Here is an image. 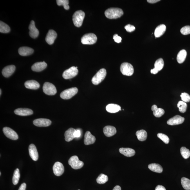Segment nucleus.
I'll use <instances>...</instances> for the list:
<instances>
[{
  "mask_svg": "<svg viewBox=\"0 0 190 190\" xmlns=\"http://www.w3.org/2000/svg\"><path fill=\"white\" fill-rule=\"evenodd\" d=\"M123 14L124 12L122 9L116 8H109L105 12L106 17L108 19H110L119 18Z\"/></svg>",
  "mask_w": 190,
  "mask_h": 190,
  "instance_id": "1",
  "label": "nucleus"
},
{
  "mask_svg": "<svg viewBox=\"0 0 190 190\" xmlns=\"http://www.w3.org/2000/svg\"><path fill=\"white\" fill-rule=\"evenodd\" d=\"M85 17V13L82 10L76 12L73 16V21L75 26L80 27L81 26Z\"/></svg>",
  "mask_w": 190,
  "mask_h": 190,
  "instance_id": "2",
  "label": "nucleus"
},
{
  "mask_svg": "<svg viewBox=\"0 0 190 190\" xmlns=\"http://www.w3.org/2000/svg\"><path fill=\"white\" fill-rule=\"evenodd\" d=\"M106 71L104 68H102L98 71L92 79L93 84L98 85L105 78L106 75Z\"/></svg>",
  "mask_w": 190,
  "mask_h": 190,
  "instance_id": "3",
  "label": "nucleus"
},
{
  "mask_svg": "<svg viewBox=\"0 0 190 190\" xmlns=\"http://www.w3.org/2000/svg\"><path fill=\"white\" fill-rule=\"evenodd\" d=\"M97 40L96 35L93 33L85 34L81 39V43L84 44L91 45L95 44Z\"/></svg>",
  "mask_w": 190,
  "mask_h": 190,
  "instance_id": "4",
  "label": "nucleus"
},
{
  "mask_svg": "<svg viewBox=\"0 0 190 190\" xmlns=\"http://www.w3.org/2000/svg\"><path fill=\"white\" fill-rule=\"evenodd\" d=\"M120 70L123 75L127 76L132 75L134 73L132 65L127 62H124L121 65Z\"/></svg>",
  "mask_w": 190,
  "mask_h": 190,
  "instance_id": "5",
  "label": "nucleus"
},
{
  "mask_svg": "<svg viewBox=\"0 0 190 190\" xmlns=\"http://www.w3.org/2000/svg\"><path fill=\"white\" fill-rule=\"evenodd\" d=\"M78 92V89L77 88H71L62 92L60 96L62 99H69L77 94Z\"/></svg>",
  "mask_w": 190,
  "mask_h": 190,
  "instance_id": "6",
  "label": "nucleus"
},
{
  "mask_svg": "<svg viewBox=\"0 0 190 190\" xmlns=\"http://www.w3.org/2000/svg\"><path fill=\"white\" fill-rule=\"evenodd\" d=\"M68 164L74 169L81 168L84 165V162L80 161L77 156H74L71 157L69 160Z\"/></svg>",
  "mask_w": 190,
  "mask_h": 190,
  "instance_id": "7",
  "label": "nucleus"
},
{
  "mask_svg": "<svg viewBox=\"0 0 190 190\" xmlns=\"http://www.w3.org/2000/svg\"><path fill=\"white\" fill-rule=\"evenodd\" d=\"M43 91L46 95H54L57 93V90L55 86L48 82H46L43 85Z\"/></svg>",
  "mask_w": 190,
  "mask_h": 190,
  "instance_id": "8",
  "label": "nucleus"
},
{
  "mask_svg": "<svg viewBox=\"0 0 190 190\" xmlns=\"http://www.w3.org/2000/svg\"><path fill=\"white\" fill-rule=\"evenodd\" d=\"M78 73V70L76 67L73 66L65 71L62 76L64 79H71L77 76Z\"/></svg>",
  "mask_w": 190,
  "mask_h": 190,
  "instance_id": "9",
  "label": "nucleus"
},
{
  "mask_svg": "<svg viewBox=\"0 0 190 190\" xmlns=\"http://www.w3.org/2000/svg\"><path fill=\"white\" fill-rule=\"evenodd\" d=\"M3 132L6 137L13 140H17L19 136L15 131L10 127H5L3 129Z\"/></svg>",
  "mask_w": 190,
  "mask_h": 190,
  "instance_id": "10",
  "label": "nucleus"
},
{
  "mask_svg": "<svg viewBox=\"0 0 190 190\" xmlns=\"http://www.w3.org/2000/svg\"><path fill=\"white\" fill-rule=\"evenodd\" d=\"M53 171L56 176H59L63 174L64 172V167L61 162H57L53 165Z\"/></svg>",
  "mask_w": 190,
  "mask_h": 190,
  "instance_id": "11",
  "label": "nucleus"
},
{
  "mask_svg": "<svg viewBox=\"0 0 190 190\" xmlns=\"http://www.w3.org/2000/svg\"><path fill=\"white\" fill-rule=\"evenodd\" d=\"M33 124L38 127H47L51 124L50 120L45 118H39L33 120Z\"/></svg>",
  "mask_w": 190,
  "mask_h": 190,
  "instance_id": "12",
  "label": "nucleus"
},
{
  "mask_svg": "<svg viewBox=\"0 0 190 190\" xmlns=\"http://www.w3.org/2000/svg\"><path fill=\"white\" fill-rule=\"evenodd\" d=\"M184 120V118L180 116L176 115L168 120L167 123L170 126H175L182 124Z\"/></svg>",
  "mask_w": 190,
  "mask_h": 190,
  "instance_id": "13",
  "label": "nucleus"
},
{
  "mask_svg": "<svg viewBox=\"0 0 190 190\" xmlns=\"http://www.w3.org/2000/svg\"><path fill=\"white\" fill-rule=\"evenodd\" d=\"M57 36L56 32L53 30H50L48 31L46 38V42L49 44L51 45L54 43L55 40Z\"/></svg>",
  "mask_w": 190,
  "mask_h": 190,
  "instance_id": "14",
  "label": "nucleus"
},
{
  "mask_svg": "<svg viewBox=\"0 0 190 190\" xmlns=\"http://www.w3.org/2000/svg\"><path fill=\"white\" fill-rule=\"evenodd\" d=\"M29 29L30 30L29 34L31 37L35 39L39 35V31L36 27L34 21H32L31 22Z\"/></svg>",
  "mask_w": 190,
  "mask_h": 190,
  "instance_id": "15",
  "label": "nucleus"
},
{
  "mask_svg": "<svg viewBox=\"0 0 190 190\" xmlns=\"http://www.w3.org/2000/svg\"><path fill=\"white\" fill-rule=\"evenodd\" d=\"M16 67L14 65H12L7 66L4 67L2 71V74L4 77L8 78L12 75L15 72Z\"/></svg>",
  "mask_w": 190,
  "mask_h": 190,
  "instance_id": "16",
  "label": "nucleus"
},
{
  "mask_svg": "<svg viewBox=\"0 0 190 190\" xmlns=\"http://www.w3.org/2000/svg\"><path fill=\"white\" fill-rule=\"evenodd\" d=\"M29 154L32 159L36 161L39 158V154L36 147L33 144H31L29 147Z\"/></svg>",
  "mask_w": 190,
  "mask_h": 190,
  "instance_id": "17",
  "label": "nucleus"
},
{
  "mask_svg": "<svg viewBox=\"0 0 190 190\" xmlns=\"http://www.w3.org/2000/svg\"><path fill=\"white\" fill-rule=\"evenodd\" d=\"M96 139L95 136L91 134L90 132L87 131L84 136V142L85 145L92 144L95 143Z\"/></svg>",
  "mask_w": 190,
  "mask_h": 190,
  "instance_id": "18",
  "label": "nucleus"
},
{
  "mask_svg": "<svg viewBox=\"0 0 190 190\" xmlns=\"http://www.w3.org/2000/svg\"><path fill=\"white\" fill-rule=\"evenodd\" d=\"M47 66V65L44 61L36 62L32 66V70L33 71L40 72L46 69Z\"/></svg>",
  "mask_w": 190,
  "mask_h": 190,
  "instance_id": "19",
  "label": "nucleus"
},
{
  "mask_svg": "<svg viewBox=\"0 0 190 190\" xmlns=\"http://www.w3.org/2000/svg\"><path fill=\"white\" fill-rule=\"evenodd\" d=\"M14 113L19 116H28L32 115L33 112L32 109L28 108H19L15 109Z\"/></svg>",
  "mask_w": 190,
  "mask_h": 190,
  "instance_id": "20",
  "label": "nucleus"
},
{
  "mask_svg": "<svg viewBox=\"0 0 190 190\" xmlns=\"http://www.w3.org/2000/svg\"><path fill=\"white\" fill-rule=\"evenodd\" d=\"M104 135L107 137H111L117 133V130L115 127L112 126H105L103 129Z\"/></svg>",
  "mask_w": 190,
  "mask_h": 190,
  "instance_id": "21",
  "label": "nucleus"
},
{
  "mask_svg": "<svg viewBox=\"0 0 190 190\" xmlns=\"http://www.w3.org/2000/svg\"><path fill=\"white\" fill-rule=\"evenodd\" d=\"M19 53L22 56H26L32 54L33 53V49L27 47H21L19 49Z\"/></svg>",
  "mask_w": 190,
  "mask_h": 190,
  "instance_id": "22",
  "label": "nucleus"
},
{
  "mask_svg": "<svg viewBox=\"0 0 190 190\" xmlns=\"http://www.w3.org/2000/svg\"><path fill=\"white\" fill-rule=\"evenodd\" d=\"M76 130L73 128L69 129L64 133L65 140L66 142H69L75 138L74 133Z\"/></svg>",
  "mask_w": 190,
  "mask_h": 190,
  "instance_id": "23",
  "label": "nucleus"
},
{
  "mask_svg": "<svg viewBox=\"0 0 190 190\" xmlns=\"http://www.w3.org/2000/svg\"><path fill=\"white\" fill-rule=\"evenodd\" d=\"M26 88L31 89H37L39 88L40 85L39 83L34 80H28L24 84Z\"/></svg>",
  "mask_w": 190,
  "mask_h": 190,
  "instance_id": "24",
  "label": "nucleus"
},
{
  "mask_svg": "<svg viewBox=\"0 0 190 190\" xmlns=\"http://www.w3.org/2000/svg\"><path fill=\"white\" fill-rule=\"evenodd\" d=\"M120 153L127 157H131L135 155V151L133 149L130 148H120Z\"/></svg>",
  "mask_w": 190,
  "mask_h": 190,
  "instance_id": "25",
  "label": "nucleus"
},
{
  "mask_svg": "<svg viewBox=\"0 0 190 190\" xmlns=\"http://www.w3.org/2000/svg\"><path fill=\"white\" fill-rule=\"evenodd\" d=\"M166 30V27L164 24H161L158 26L155 29V36L156 38H158L162 36L164 34Z\"/></svg>",
  "mask_w": 190,
  "mask_h": 190,
  "instance_id": "26",
  "label": "nucleus"
},
{
  "mask_svg": "<svg viewBox=\"0 0 190 190\" xmlns=\"http://www.w3.org/2000/svg\"><path fill=\"white\" fill-rule=\"evenodd\" d=\"M151 110L153 111V115L156 117L159 118L164 115L165 111L164 109L158 108L156 105H153L151 107Z\"/></svg>",
  "mask_w": 190,
  "mask_h": 190,
  "instance_id": "27",
  "label": "nucleus"
},
{
  "mask_svg": "<svg viewBox=\"0 0 190 190\" xmlns=\"http://www.w3.org/2000/svg\"><path fill=\"white\" fill-rule=\"evenodd\" d=\"M106 110L111 113H115L121 110V107L119 105L115 104H109L106 106Z\"/></svg>",
  "mask_w": 190,
  "mask_h": 190,
  "instance_id": "28",
  "label": "nucleus"
},
{
  "mask_svg": "<svg viewBox=\"0 0 190 190\" xmlns=\"http://www.w3.org/2000/svg\"><path fill=\"white\" fill-rule=\"evenodd\" d=\"M148 168L152 171L159 173H162L163 171L162 166L159 164L155 163L149 165Z\"/></svg>",
  "mask_w": 190,
  "mask_h": 190,
  "instance_id": "29",
  "label": "nucleus"
},
{
  "mask_svg": "<svg viewBox=\"0 0 190 190\" xmlns=\"http://www.w3.org/2000/svg\"><path fill=\"white\" fill-rule=\"evenodd\" d=\"M187 56V51L184 50H181L177 57V61L179 64H182L184 62Z\"/></svg>",
  "mask_w": 190,
  "mask_h": 190,
  "instance_id": "30",
  "label": "nucleus"
},
{
  "mask_svg": "<svg viewBox=\"0 0 190 190\" xmlns=\"http://www.w3.org/2000/svg\"><path fill=\"white\" fill-rule=\"evenodd\" d=\"M136 135L138 139L140 141H144L146 140L147 137V132L144 130L137 131L136 133Z\"/></svg>",
  "mask_w": 190,
  "mask_h": 190,
  "instance_id": "31",
  "label": "nucleus"
},
{
  "mask_svg": "<svg viewBox=\"0 0 190 190\" xmlns=\"http://www.w3.org/2000/svg\"><path fill=\"white\" fill-rule=\"evenodd\" d=\"M10 28L7 24L4 22H0V32L3 33H8L10 32Z\"/></svg>",
  "mask_w": 190,
  "mask_h": 190,
  "instance_id": "32",
  "label": "nucleus"
},
{
  "mask_svg": "<svg viewBox=\"0 0 190 190\" xmlns=\"http://www.w3.org/2000/svg\"><path fill=\"white\" fill-rule=\"evenodd\" d=\"M108 176L101 174L98 176L96 180L98 184H103L108 181Z\"/></svg>",
  "mask_w": 190,
  "mask_h": 190,
  "instance_id": "33",
  "label": "nucleus"
},
{
  "mask_svg": "<svg viewBox=\"0 0 190 190\" xmlns=\"http://www.w3.org/2000/svg\"><path fill=\"white\" fill-rule=\"evenodd\" d=\"M181 183L185 189L190 190V180L188 178H182L181 179Z\"/></svg>",
  "mask_w": 190,
  "mask_h": 190,
  "instance_id": "34",
  "label": "nucleus"
},
{
  "mask_svg": "<svg viewBox=\"0 0 190 190\" xmlns=\"http://www.w3.org/2000/svg\"><path fill=\"white\" fill-rule=\"evenodd\" d=\"M164 60L162 58H160L156 60L155 62L154 66L155 68L158 71L161 70L164 67Z\"/></svg>",
  "mask_w": 190,
  "mask_h": 190,
  "instance_id": "35",
  "label": "nucleus"
},
{
  "mask_svg": "<svg viewBox=\"0 0 190 190\" xmlns=\"http://www.w3.org/2000/svg\"><path fill=\"white\" fill-rule=\"evenodd\" d=\"M20 175L19 169L15 170L12 178V183L13 185H16L19 183Z\"/></svg>",
  "mask_w": 190,
  "mask_h": 190,
  "instance_id": "36",
  "label": "nucleus"
},
{
  "mask_svg": "<svg viewBox=\"0 0 190 190\" xmlns=\"http://www.w3.org/2000/svg\"><path fill=\"white\" fill-rule=\"evenodd\" d=\"M177 106L180 112L184 113L186 112L187 108V104L186 102L182 101H180L178 103Z\"/></svg>",
  "mask_w": 190,
  "mask_h": 190,
  "instance_id": "37",
  "label": "nucleus"
},
{
  "mask_svg": "<svg viewBox=\"0 0 190 190\" xmlns=\"http://www.w3.org/2000/svg\"><path fill=\"white\" fill-rule=\"evenodd\" d=\"M181 154L183 158H188L190 156V151L188 149L185 147H182L180 149Z\"/></svg>",
  "mask_w": 190,
  "mask_h": 190,
  "instance_id": "38",
  "label": "nucleus"
},
{
  "mask_svg": "<svg viewBox=\"0 0 190 190\" xmlns=\"http://www.w3.org/2000/svg\"><path fill=\"white\" fill-rule=\"evenodd\" d=\"M57 2L58 5L63 6L65 9L68 10L70 9L68 0H57Z\"/></svg>",
  "mask_w": 190,
  "mask_h": 190,
  "instance_id": "39",
  "label": "nucleus"
},
{
  "mask_svg": "<svg viewBox=\"0 0 190 190\" xmlns=\"http://www.w3.org/2000/svg\"><path fill=\"white\" fill-rule=\"evenodd\" d=\"M157 137L162 140L165 144H168L169 142V138L168 136L164 134L159 133L157 134Z\"/></svg>",
  "mask_w": 190,
  "mask_h": 190,
  "instance_id": "40",
  "label": "nucleus"
},
{
  "mask_svg": "<svg viewBox=\"0 0 190 190\" xmlns=\"http://www.w3.org/2000/svg\"><path fill=\"white\" fill-rule=\"evenodd\" d=\"M182 34L187 35L190 34V26H187L183 27L180 30Z\"/></svg>",
  "mask_w": 190,
  "mask_h": 190,
  "instance_id": "41",
  "label": "nucleus"
},
{
  "mask_svg": "<svg viewBox=\"0 0 190 190\" xmlns=\"http://www.w3.org/2000/svg\"><path fill=\"white\" fill-rule=\"evenodd\" d=\"M180 97L183 102H188L190 101V96L188 94L186 93H182L181 94Z\"/></svg>",
  "mask_w": 190,
  "mask_h": 190,
  "instance_id": "42",
  "label": "nucleus"
},
{
  "mask_svg": "<svg viewBox=\"0 0 190 190\" xmlns=\"http://www.w3.org/2000/svg\"><path fill=\"white\" fill-rule=\"evenodd\" d=\"M125 29H126L127 32L130 33L133 32L135 30V27L130 24H127L125 26Z\"/></svg>",
  "mask_w": 190,
  "mask_h": 190,
  "instance_id": "43",
  "label": "nucleus"
},
{
  "mask_svg": "<svg viewBox=\"0 0 190 190\" xmlns=\"http://www.w3.org/2000/svg\"><path fill=\"white\" fill-rule=\"evenodd\" d=\"M113 39L116 43H120L122 41V38L119 36L117 34H116L113 35Z\"/></svg>",
  "mask_w": 190,
  "mask_h": 190,
  "instance_id": "44",
  "label": "nucleus"
},
{
  "mask_svg": "<svg viewBox=\"0 0 190 190\" xmlns=\"http://www.w3.org/2000/svg\"><path fill=\"white\" fill-rule=\"evenodd\" d=\"M81 131L79 130H76L75 132L74 133V135L75 138H79L81 136Z\"/></svg>",
  "mask_w": 190,
  "mask_h": 190,
  "instance_id": "45",
  "label": "nucleus"
},
{
  "mask_svg": "<svg viewBox=\"0 0 190 190\" xmlns=\"http://www.w3.org/2000/svg\"><path fill=\"white\" fill-rule=\"evenodd\" d=\"M155 190H166L165 188L161 185H158L156 187Z\"/></svg>",
  "mask_w": 190,
  "mask_h": 190,
  "instance_id": "46",
  "label": "nucleus"
},
{
  "mask_svg": "<svg viewBox=\"0 0 190 190\" xmlns=\"http://www.w3.org/2000/svg\"><path fill=\"white\" fill-rule=\"evenodd\" d=\"M26 183H23L22 184L19 188V190H26Z\"/></svg>",
  "mask_w": 190,
  "mask_h": 190,
  "instance_id": "47",
  "label": "nucleus"
},
{
  "mask_svg": "<svg viewBox=\"0 0 190 190\" xmlns=\"http://www.w3.org/2000/svg\"><path fill=\"white\" fill-rule=\"evenodd\" d=\"M158 72V71L156 70V68H154L153 69H152L151 70V73L153 74H157Z\"/></svg>",
  "mask_w": 190,
  "mask_h": 190,
  "instance_id": "48",
  "label": "nucleus"
},
{
  "mask_svg": "<svg viewBox=\"0 0 190 190\" xmlns=\"http://www.w3.org/2000/svg\"><path fill=\"white\" fill-rule=\"evenodd\" d=\"M160 1V0H147V2L150 3L154 4Z\"/></svg>",
  "mask_w": 190,
  "mask_h": 190,
  "instance_id": "49",
  "label": "nucleus"
},
{
  "mask_svg": "<svg viewBox=\"0 0 190 190\" xmlns=\"http://www.w3.org/2000/svg\"><path fill=\"white\" fill-rule=\"evenodd\" d=\"M113 190H121V187L119 185H116L114 188Z\"/></svg>",
  "mask_w": 190,
  "mask_h": 190,
  "instance_id": "50",
  "label": "nucleus"
},
{
  "mask_svg": "<svg viewBox=\"0 0 190 190\" xmlns=\"http://www.w3.org/2000/svg\"><path fill=\"white\" fill-rule=\"evenodd\" d=\"M0 91H1V92H0V93H1V94H0V95H1V93H2V91H1V90H0Z\"/></svg>",
  "mask_w": 190,
  "mask_h": 190,
  "instance_id": "51",
  "label": "nucleus"
},
{
  "mask_svg": "<svg viewBox=\"0 0 190 190\" xmlns=\"http://www.w3.org/2000/svg\"><path fill=\"white\" fill-rule=\"evenodd\" d=\"M1 175V173H0V175Z\"/></svg>",
  "mask_w": 190,
  "mask_h": 190,
  "instance_id": "52",
  "label": "nucleus"
},
{
  "mask_svg": "<svg viewBox=\"0 0 190 190\" xmlns=\"http://www.w3.org/2000/svg\"><path fill=\"white\" fill-rule=\"evenodd\" d=\"M80 190L79 189V190Z\"/></svg>",
  "mask_w": 190,
  "mask_h": 190,
  "instance_id": "53",
  "label": "nucleus"
}]
</instances>
